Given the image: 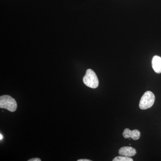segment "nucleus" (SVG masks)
Returning <instances> with one entry per match:
<instances>
[{"mask_svg":"<svg viewBox=\"0 0 161 161\" xmlns=\"http://www.w3.org/2000/svg\"><path fill=\"white\" fill-rule=\"evenodd\" d=\"M0 108L6 109L11 112H14L17 108V103L14 98L8 95L0 97Z\"/></svg>","mask_w":161,"mask_h":161,"instance_id":"f257e3e1","label":"nucleus"},{"mask_svg":"<svg viewBox=\"0 0 161 161\" xmlns=\"http://www.w3.org/2000/svg\"><path fill=\"white\" fill-rule=\"evenodd\" d=\"M84 83L89 87L95 89L98 87L99 81L97 75L93 70L88 69L86 74L83 77Z\"/></svg>","mask_w":161,"mask_h":161,"instance_id":"f03ea898","label":"nucleus"},{"mask_svg":"<svg viewBox=\"0 0 161 161\" xmlns=\"http://www.w3.org/2000/svg\"><path fill=\"white\" fill-rule=\"evenodd\" d=\"M155 96L150 91H147L144 93L140 101L139 108L142 110L150 108L154 104Z\"/></svg>","mask_w":161,"mask_h":161,"instance_id":"7ed1b4c3","label":"nucleus"},{"mask_svg":"<svg viewBox=\"0 0 161 161\" xmlns=\"http://www.w3.org/2000/svg\"><path fill=\"white\" fill-rule=\"evenodd\" d=\"M123 136L125 138H131L134 140H137L141 136V132L138 130H130V129H125Z\"/></svg>","mask_w":161,"mask_h":161,"instance_id":"20e7f679","label":"nucleus"},{"mask_svg":"<svg viewBox=\"0 0 161 161\" xmlns=\"http://www.w3.org/2000/svg\"><path fill=\"white\" fill-rule=\"evenodd\" d=\"M136 153V150L132 147H123L119 150V155L129 157L134 156Z\"/></svg>","mask_w":161,"mask_h":161,"instance_id":"39448f33","label":"nucleus"},{"mask_svg":"<svg viewBox=\"0 0 161 161\" xmlns=\"http://www.w3.org/2000/svg\"><path fill=\"white\" fill-rule=\"evenodd\" d=\"M152 67L155 73H161V58L155 56L153 58L152 61Z\"/></svg>","mask_w":161,"mask_h":161,"instance_id":"423d86ee","label":"nucleus"},{"mask_svg":"<svg viewBox=\"0 0 161 161\" xmlns=\"http://www.w3.org/2000/svg\"><path fill=\"white\" fill-rule=\"evenodd\" d=\"M133 159L129 157L124 156H120L115 158L113 159V161H132Z\"/></svg>","mask_w":161,"mask_h":161,"instance_id":"0eeeda50","label":"nucleus"},{"mask_svg":"<svg viewBox=\"0 0 161 161\" xmlns=\"http://www.w3.org/2000/svg\"><path fill=\"white\" fill-rule=\"evenodd\" d=\"M41 160L39 158H31L28 160V161H41Z\"/></svg>","mask_w":161,"mask_h":161,"instance_id":"6e6552de","label":"nucleus"},{"mask_svg":"<svg viewBox=\"0 0 161 161\" xmlns=\"http://www.w3.org/2000/svg\"><path fill=\"white\" fill-rule=\"evenodd\" d=\"M78 161H91V160L87 159H81L78 160Z\"/></svg>","mask_w":161,"mask_h":161,"instance_id":"1a4fd4ad","label":"nucleus"},{"mask_svg":"<svg viewBox=\"0 0 161 161\" xmlns=\"http://www.w3.org/2000/svg\"><path fill=\"white\" fill-rule=\"evenodd\" d=\"M0 137H1V138H0V139H1V140H2V139H3V136H2V134H0Z\"/></svg>","mask_w":161,"mask_h":161,"instance_id":"9d476101","label":"nucleus"}]
</instances>
